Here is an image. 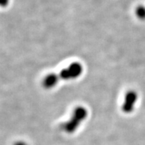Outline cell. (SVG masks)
Returning <instances> with one entry per match:
<instances>
[{
	"mask_svg": "<svg viewBox=\"0 0 145 145\" xmlns=\"http://www.w3.org/2000/svg\"><path fill=\"white\" fill-rule=\"evenodd\" d=\"M86 110L83 107H77L74 110L73 116L70 119V121L65 124L63 130L69 133H72L77 128V126L80 124V122L86 117Z\"/></svg>",
	"mask_w": 145,
	"mask_h": 145,
	"instance_id": "obj_1",
	"label": "cell"
},
{
	"mask_svg": "<svg viewBox=\"0 0 145 145\" xmlns=\"http://www.w3.org/2000/svg\"><path fill=\"white\" fill-rule=\"evenodd\" d=\"M82 72V67L78 63H74L70 65L68 68H66L61 73V79L65 80H69L70 79H74L79 76Z\"/></svg>",
	"mask_w": 145,
	"mask_h": 145,
	"instance_id": "obj_2",
	"label": "cell"
},
{
	"mask_svg": "<svg viewBox=\"0 0 145 145\" xmlns=\"http://www.w3.org/2000/svg\"><path fill=\"white\" fill-rule=\"evenodd\" d=\"M136 100V94L134 92H130L125 96V101L122 110L126 113H129L132 111L133 108V105Z\"/></svg>",
	"mask_w": 145,
	"mask_h": 145,
	"instance_id": "obj_3",
	"label": "cell"
},
{
	"mask_svg": "<svg viewBox=\"0 0 145 145\" xmlns=\"http://www.w3.org/2000/svg\"><path fill=\"white\" fill-rule=\"evenodd\" d=\"M57 81H58V79H57V75L51 74V75H48L47 77H46L43 85L46 88H51V87H52L57 84Z\"/></svg>",
	"mask_w": 145,
	"mask_h": 145,
	"instance_id": "obj_4",
	"label": "cell"
},
{
	"mask_svg": "<svg viewBox=\"0 0 145 145\" xmlns=\"http://www.w3.org/2000/svg\"><path fill=\"white\" fill-rule=\"evenodd\" d=\"M15 145H27L25 143H23V142H18V143H16Z\"/></svg>",
	"mask_w": 145,
	"mask_h": 145,
	"instance_id": "obj_5",
	"label": "cell"
}]
</instances>
